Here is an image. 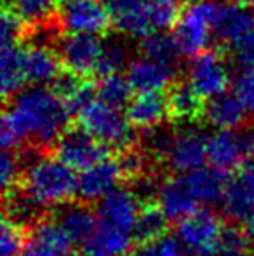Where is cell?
<instances>
[{
    "mask_svg": "<svg viewBox=\"0 0 254 256\" xmlns=\"http://www.w3.org/2000/svg\"><path fill=\"white\" fill-rule=\"evenodd\" d=\"M56 157L70 166L73 171H84V169L94 166L96 162L108 157V148L99 143L94 136H91L84 129H68L54 145Z\"/></svg>",
    "mask_w": 254,
    "mask_h": 256,
    "instance_id": "cell-13",
    "label": "cell"
},
{
    "mask_svg": "<svg viewBox=\"0 0 254 256\" xmlns=\"http://www.w3.org/2000/svg\"><path fill=\"white\" fill-rule=\"evenodd\" d=\"M0 82L3 98H14L24 89L26 72H24V49L19 46L2 48L0 54Z\"/></svg>",
    "mask_w": 254,
    "mask_h": 256,
    "instance_id": "cell-22",
    "label": "cell"
},
{
    "mask_svg": "<svg viewBox=\"0 0 254 256\" xmlns=\"http://www.w3.org/2000/svg\"><path fill=\"white\" fill-rule=\"evenodd\" d=\"M71 108L49 86H28L7 104L2 117L3 150L56 145L68 131Z\"/></svg>",
    "mask_w": 254,
    "mask_h": 256,
    "instance_id": "cell-1",
    "label": "cell"
},
{
    "mask_svg": "<svg viewBox=\"0 0 254 256\" xmlns=\"http://www.w3.org/2000/svg\"><path fill=\"white\" fill-rule=\"evenodd\" d=\"M58 223L73 240L84 246L96 228V211L92 212L85 204H66L58 214Z\"/></svg>",
    "mask_w": 254,
    "mask_h": 256,
    "instance_id": "cell-23",
    "label": "cell"
},
{
    "mask_svg": "<svg viewBox=\"0 0 254 256\" xmlns=\"http://www.w3.org/2000/svg\"><path fill=\"white\" fill-rule=\"evenodd\" d=\"M24 72L30 86H49L61 77L59 54H56L49 46L31 44L24 49Z\"/></svg>",
    "mask_w": 254,
    "mask_h": 256,
    "instance_id": "cell-20",
    "label": "cell"
},
{
    "mask_svg": "<svg viewBox=\"0 0 254 256\" xmlns=\"http://www.w3.org/2000/svg\"><path fill=\"white\" fill-rule=\"evenodd\" d=\"M24 35V23L12 9H5L0 18V44L2 48L17 46Z\"/></svg>",
    "mask_w": 254,
    "mask_h": 256,
    "instance_id": "cell-34",
    "label": "cell"
},
{
    "mask_svg": "<svg viewBox=\"0 0 254 256\" xmlns=\"http://www.w3.org/2000/svg\"><path fill=\"white\" fill-rule=\"evenodd\" d=\"M101 51L103 40L98 35H66L58 46L61 64L77 77L98 74Z\"/></svg>",
    "mask_w": 254,
    "mask_h": 256,
    "instance_id": "cell-14",
    "label": "cell"
},
{
    "mask_svg": "<svg viewBox=\"0 0 254 256\" xmlns=\"http://www.w3.org/2000/svg\"><path fill=\"white\" fill-rule=\"evenodd\" d=\"M24 242H26V237H24L23 226L3 218L2 232H0V256H23Z\"/></svg>",
    "mask_w": 254,
    "mask_h": 256,
    "instance_id": "cell-32",
    "label": "cell"
},
{
    "mask_svg": "<svg viewBox=\"0 0 254 256\" xmlns=\"http://www.w3.org/2000/svg\"><path fill=\"white\" fill-rule=\"evenodd\" d=\"M167 218L159 206H143L141 216L138 222V240L150 242L159 237L166 236Z\"/></svg>",
    "mask_w": 254,
    "mask_h": 256,
    "instance_id": "cell-29",
    "label": "cell"
},
{
    "mask_svg": "<svg viewBox=\"0 0 254 256\" xmlns=\"http://www.w3.org/2000/svg\"><path fill=\"white\" fill-rule=\"evenodd\" d=\"M218 9L220 4L216 0H192L181 10L173 37L183 56L195 58L206 52L214 35Z\"/></svg>",
    "mask_w": 254,
    "mask_h": 256,
    "instance_id": "cell-7",
    "label": "cell"
},
{
    "mask_svg": "<svg viewBox=\"0 0 254 256\" xmlns=\"http://www.w3.org/2000/svg\"><path fill=\"white\" fill-rule=\"evenodd\" d=\"M23 174V158L12 150H3L2 160H0V182H2L3 192L10 194L17 180Z\"/></svg>",
    "mask_w": 254,
    "mask_h": 256,
    "instance_id": "cell-33",
    "label": "cell"
},
{
    "mask_svg": "<svg viewBox=\"0 0 254 256\" xmlns=\"http://www.w3.org/2000/svg\"><path fill=\"white\" fill-rule=\"evenodd\" d=\"M178 75V66L166 63H159L150 58H136L127 66V80L132 91L138 94L145 92H162L164 89L174 86V78Z\"/></svg>",
    "mask_w": 254,
    "mask_h": 256,
    "instance_id": "cell-18",
    "label": "cell"
},
{
    "mask_svg": "<svg viewBox=\"0 0 254 256\" xmlns=\"http://www.w3.org/2000/svg\"><path fill=\"white\" fill-rule=\"evenodd\" d=\"M58 220H38L26 236L23 256H80Z\"/></svg>",
    "mask_w": 254,
    "mask_h": 256,
    "instance_id": "cell-16",
    "label": "cell"
},
{
    "mask_svg": "<svg viewBox=\"0 0 254 256\" xmlns=\"http://www.w3.org/2000/svg\"><path fill=\"white\" fill-rule=\"evenodd\" d=\"M242 225H244V232L248 234V237L254 242V211L244 220V223H242Z\"/></svg>",
    "mask_w": 254,
    "mask_h": 256,
    "instance_id": "cell-37",
    "label": "cell"
},
{
    "mask_svg": "<svg viewBox=\"0 0 254 256\" xmlns=\"http://www.w3.org/2000/svg\"><path fill=\"white\" fill-rule=\"evenodd\" d=\"M110 16L117 30L129 38L164 34L180 20L178 0H108Z\"/></svg>",
    "mask_w": 254,
    "mask_h": 256,
    "instance_id": "cell-5",
    "label": "cell"
},
{
    "mask_svg": "<svg viewBox=\"0 0 254 256\" xmlns=\"http://www.w3.org/2000/svg\"><path fill=\"white\" fill-rule=\"evenodd\" d=\"M235 94L244 103L249 114H254V68L241 70L235 78Z\"/></svg>",
    "mask_w": 254,
    "mask_h": 256,
    "instance_id": "cell-36",
    "label": "cell"
},
{
    "mask_svg": "<svg viewBox=\"0 0 254 256\" xmlns=\"http://www.w3.org/2000/svg\"><path fill=\"white\" fill-rule=\"evenodd\" d=\"M112 23L108 4L103 0H61L58 26L68 35H98Z\"/></svg>",
    "mask_w": 254,
    "mask_h": 256,
    "instance_id": "cell-9",
    "label": "cell"
},
{
    "mask_svg": "<svg viewBox=\"0 0 254 256\" xmlns=\"http://www.w3.org/2000/svg\"><path fill=\"white\" fill-rule=\"evenodd\" d=\"M248 108L239 100L237 94H221L209 100L204 106L202 117L216 131L221 129H241L248 118Z\"/></svg>",
    "mask_w": 254,
    "mask_h": 256,
    "instance_id": "cell-21",
    "label": "cell"
},
{
    "mask_svg": "<svg viewBox=\"0 0 254 256\" xmlns=\"http://www.w3.org/2000/svg\"><path fill=\"white\" fill-rule=\"evenodd\" d=\"M188 256H197V254H188Z\"/></svg>",
    "mask_w": 254,
    "mask_h": 256,
    "instance_id": "cell-39",
    "label": "cell"
},
{
    "mask_svg": "<svg viewBox=\"0 0 254 256\" xmlns=\"http://www.w3.org/2000/svg\"><path fill=\"white\" fill-rule=\"evenodd\" d=\"M131 64V51L126 40L122 38H106L103 40V51L98 64V75H120L124 68Z\"/></svg>",
    "mask_w": 254,
    "mask_h": 256,
    "instance_id": "cell-26",
    "label": "cell"
},
{
    "mask_svg": "<svg viewBox=\"0 0 254 256\" xmlns=\"http://www.w3.org/2000/svg\"><path fill=\"white\" fill-rule=\"evenodd\" d=\"M139 51H141V56L155 60L159 63L173 64V66H178L181 56V51L174 37H169L166 34H153L143 38Z\"/></svg>",
    "mask_w": 254,
    "mask_h": 256,
    "instance_id": "cell-27",
    "label": "cell"
},
{
    "mask_svg": "<svg viewBox=\"0 0 254 256\" xmlns=\"http://www.w3.org/2000/svg\"><path fill=\"white\" fill-rule=\"evenodd\" d=\"M141 196L120 186L96 208V228L82 246V256H127L138 240Z\"/></svg>",
    "mask_w": 254,
    "mask_h": 256,
    "instance_id": "cell-2",
    "label": "cell"
},
{
    "mask_svg": "<svg viewBox=\"0 0 254 256\" xmlns=\"http://www.w3.org/2000/svg\"><path fill=\"white\" fill-rule=\"evenodd\" d=\"M221 206L227 218L237 223H244L254 211V157L249 158L227 183Z\"/></svg>",
    "mask_w": 254,
    "mask_h": 256,
    "instance_id": "cell-17",
    "label": "cell"
},
{
    "mask_svg": "<svg viewBox=\"0 0 254 256\" xmlns=\"http://www.w3.org/2000/svg\"><path fill=\"white\" fill-rule=\"evenodd\" d=\"M209 136L197 126H181L174 129L169 150L164 158V164L176 174L192 172L204 168L209 160Z\"/></svg>",
    "mask_w": 254,
    "mask_h": 256,
    "instance_id": "cell-11",
    "label": "cell"
},
{
    "mask_svg": "<svg viewBox=\"0 0 254 256\" xmlns=\"http://www.w3.org/2000/svg\"><path fill=\"white\" fill-rule=\"evenodd\" d=\"M209 162L221 171L241 169L254 157V124L246 129H221L209 136Z\"/></svg>",
    "mask_w": 254,
    "mask_h": 256,
    "instance_id": "cell-10",
    "label": "cell"
},
{
    "mask_svg": "<svg viewBox=\"0 0 254 256\" xmlns=\"http://www.w3.org/2000/svg\"><path fill=\"white\" fill-rule=\"evenodd\" d=\"M225 171L200 168L164 180L157 188V206L167 220H183L193 212L221 202L227 190Z\"/></svg>",
    "mask_w": 254,
    "mask_h": 256,
    "instance_id": "cell-3",
    "label": "cell"
},
{
    "mask_svg": "<svg viewBox=\"0 0 254 256\" xmlns=\"http://www.w3.org/2000/svg\"><path fill=\"white\" fill-rule=\"evenodd\" d=\"M38 211L40 209L23 194H16L14 190L10 194H5V218L16 225L24 226L28 223L38 222Z\"/></svg>",
    "mask_w": 254,
    "mask_h": 256,
    "instance_id": "cell-30",
    "label": "cell"
},
{
    "mask_svg": "<svg viewBox=\"0 0 254 256\" xmlns=\"http://www.w3.org/2000/svg\"><path fill=\"white\" fill-rule=\"evenodd\" d=\"M80 122V128L94 136L106 148L129 150L134 142V131L127 114H122L120 108L92 98L80 110L75 112Z\"/></svg>",
    "mask_w": 254,
    "mask_h": 256,
    "instance_id": "cell-6",
    "label": "cell"
},
{
    "mask_svg": "<svg viewBox=\"0 0 254 256\" xmlns=\"http://www.w3.org/2000/svg\"><path fill=\"white\" fill-rule=\"evenodd\" d=\"M131 256H132V254H131Z\"/></svg>",
    "mask_w": 254,
    "mask_h": 256,
    "instance_id": "cell-40",
    "label": "cell"
},
{
    "mask_svg": "<svg viewBox=\"0 0 254 256\" xmlns=\"http://www.w3.org/2000/svg\"><path fill=\"white\" fill-rule=\"evenodd\" d=\"M253 244L244 230L227 228L214 256H251Z\"/></svg>",
    "mask_w": 254,
    "mask_h": 256,
    "instance_id": "cell-31",
    "label": "cell"
},
{
    "mask_svg": "<svg viewBox=\"0 0 254 256\" xmlns=\"http://www.w3.org/2000/svg\"><path fill=\"white\" fill-rule=\"evenodd\" d=\"M127 178L120 160L103 158L78 174L77 196L84 202H99L106 196L120 188V182Z\"/></svg>",
    "mask_w": 254,
    "mask_h": 256,
    "instance_id": "cell-15",
    "label": "cell"
},
{
    "mask_svg": "<svg viewBox=\"0 0 254 256\" xmlns=\"http://www.w3.org/2000/svg\"><path fill=\"white\" fill-rule=\"evenodd\" d=\"M127 117L134 128L152 131L171 117L169 102L162 92H145L138 94L127 104Z\"/></svg>",
    "mask_w": 254,
    "mask_h": 256,
    "instance_id": "cell-19",
    "label": "cell"
},
{
    "mask_svg": "<svg viewBox=\"0 0 254 256\" xmlns=\"http://www.w3.org/2000/svg\"><path fill=\"white\" fill-rule=\"evenodd\" d=\"M61 0H10V9L30 26L54 23Z\"/></svg>",
    "mask_w": 254,
    "mask_h": 256,
    "instance_id": "cell-25",
    "label": "cell"
},
{
    "mask_svg": "<svg viewBox=\"0 0 254 256\" xmlns=\"http://www.w3.org/2000/svg\"><path fill=\"white\" fill-rule=\"evenodd\" d=\"M167 102H169L171 117L178 120H192L204 112L202 98L188 82H176L171 88Z\"/></svg>",
    "mask_w": 254,
    "mask_h": 256,
    "instance_id": "cell-24",
    "label": "cell"
},
{
    "mask_svg": "<svg viewBox=\"0 0 254 256\" xmlns=\"http://www.w3.org/2000/svg\"><path fill=\"white\" fill-rule=\"evenodd\" d=\"M131 84H129L127 77L122 75H106L101 77V80L98 82L94 92L96 98L99 102L110 104V106L122 108L124 104L131 102Z\"/></svg>",
    "mask_w": 254,
    "mask_h": 256,
    "instance_id": "cell-28",
    "label": "cell"
},
{
    "mask_svg": "<svg viewBox=\"0 0 254 256\" xmlns=\"http://www.w3.org/2000/svg\"><path fill=\"white\" fill-rule=\"evenodd\" d=\"M23 158L21 194L26 196L38 209L59 208L70 204L77 196L78 176L58 157L33 154Z\"/></svg>",
    "mask_w": 254,
    "mask_h": 256,
    "instance_id": "cell-4",
    "label": "cell"
},
{
    "mask_svg": "<svg viewBox=\"0 0 254 256\" xmlns=\"http://www.w3.org/2000/svg\"><path fill=\"white\" fill-rule=\"evenodd\" d=\"M225 230L227 228L216 212L200 209L178 222L176 239L192 254L214 256Z\"/></svg>",
    "mask_w": 254,
    "mask_h": 256,
    "instance_id": "cell-8",
    "label": "cell"
},
{
    "mask_svg": "<svg viewBox=\"0 0 254 256\" xmlns=\"http://www.w3.org/2000/svg\"><path fill=\"white\" fill-rule=\"evenodd\" d=\"M232 74L223 54L206 51L195 56L188 66V84L202 100H213L225 94L230 86Z\"/></svg>",
    "mask_w": 254,
    "mask_h": 256,
    "instance_id": "cell-12",
    "label": "cell"
},
{
    "mask_svg": "<svg viewBox=\"0 0 254 256\" xmlns=\"http://www.w3.org/2000/svg\"><path fill=\"white\" fill-rule=\"evenodd\" d=\"M180 246L176 237L162 236L150 242H143L138 251H134L132 256H181Z\"/></svg>",
    "mask_w": 254,
    "mask_h": 256,
    "instance_id": "cell-35",
    "label": "cell"
},
{
    "mask_svg": "<svg viewBox=\"0 0 254 256\" xmlns=\"http://www.w3.org/2000/svg\"><path fill=\"white\" fill-rule=\"evenodd\" d=\"M227 4H234V6H241V7H246L249 4H254V0H225Z\"/></svg>",
    "mask_w": 254,
    "mask_h": 256,
    "instance_id": "cell-38",
    "label": "cell"
}]
</instances>
